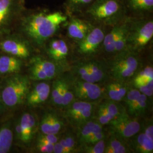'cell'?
I'll return each mask as SVG.
<instances>
[{
  "label": "cell",
  "instance_id": "16",
  "mask_svg": "<svg viewBox=\"0 0 153 153\" xmlns=\"http://www.w3.org/2000/svg\"><path fill=\"white\" fill-rule=\"evenodd\" d=\"M128 16H150L153 14V0H122Z\"/></svg>",
  "mask_w": 153,
  "mask_h": 153
},
{
  "label": "cell",
  "instance_id": "8",
  "mask_svg": "<svg viewBox=\"0 0 153 153\" xmlns=\"http://www.w3.org/2000/svg\"><path fill=\"white\" fill-rule=\"evenodd\" d=\"M29 78L35 81H47L55 78L57 68L54 61L42 55H34L28 59Z\"/></svg>",
  "mask_w": 153,
  "mask_h": 153
},
{
  "label": "cell",
  "instance_id": "28",
  "mask_svg": "<svg viewBox=\"0 0 153 153\" xmlns=\"http://www.w3.org/2000/svg\"><path fill=\"white\" fill-rule=\"evenodd\" d=\"M151 81H153V68L148 66L137 75L134 79V83L148 82Z\"/></svg>",
  "mask_w": 153,
  "mask_h": 153
},
{
  "label": "cell",
  "instance_id": "40",
  "mask_svg": "<svg viewBox=\"0 0 153 153\" xmlns=\"http://www.w3.org/2000/svg\"><path fill=\"white\" fill-rule=\"evenodd\" d=\"M104 137V134L102 131H99L94 134L91 136L88 137L84 142L88 144H94L99 141L100 140H103Z\"/></svg>",
  "mask_w": 153,
  "mask_h": 153
},
{
  "label": "cell",
  "instance_id": "23",
  "mask_svg": "<svg viewBox=\"0 0 153 153\" xmlns=\"http://www.w3.org/2000/svg\"><path fill=\"white\" fill-rule=\"evenodd\" d=\"M65 81L57 79L53 82L51 90V101L55 105L61 106L62 89Z\"/></svg>",
  "mask_w": 153,
  "mask_h": 153
},
{
  "label": "cell",
  "instance_id": "25",
  "mask_svg": "<svg viewBox=\"0 0 153 153\" xmlns=\"http://www.w3.org/2000/svg\"><path fill=\"white\" fill-rule=\"evenodd\" d=\"M94 104L86 102H77L71 104L67 112L68 116L73 120L76 116L86 109L93 108Z\"/></svg>",
  "mask_w": 153,
  "mask_h": 153
},
{
  "label": "cell",
  "instance_id": "26",
  "mask_svg": "<svg viewBox=\"0 0 153 153\" xmlns=\"http://www.w3.org/2000/svg\"><path fill=\"white\" fill-rule=\"evenodd\" d=\"M147 106V96L143 94H141L140 97L134 104L129 111L132 115H138L142 114L145 112Z\"/></svg>",
  "mask_w": 153,
  "mask_h": 153
},
{
  "label": "cell",
  "instance_id": "4",
  "mask_svg": "<svg viewBox=\"0 0 153 153\" xmlns=\"http://www.w3.org/2000/svg\"><path fill=\"white\" fill-rule=\"evenodd\" d=\"M130 17L126 49L136 52L142 50L153 36V21L150 16Z\"/></svg>",
  "mask_w": 153,
  "mask_h": 153
},
{
  "label": "cell",
  "instance_id": "20",
  "mask_svg": "<svg viewBox=\"0 0 153 153\" xmlns=\"http://www.w3.org/2000/svg\"><path fill=\"white\" fill-rule=\"evenodd\" d=\"M95 0H65L64 4L68 16H79L88 9Z\"/></svg>",
  "mask_w": 153,
  "mask_h": 153
},
{
  "label": "cell",
  "instance_id": "29",
  "mask_svg": "<svg viewBox=\"0 0 153 153\" xmlns=\"http://www.w3.org/2000/svg\"><path fill=\"white\" fill-rule=\"evenodd\" d=\"M135 87L138 89L140 93L147 97H152L153 94V81L148 82L134 83Z\"/></svg>",
  "mask_w": 153,
  "mask_h": 153
},
{
  "label": "cell",
  "instance_id": "30",
  "mask_svg": "<svg viewBox=\"0 0 153 153\" xmlns=\"http://www.w3.org/2000/svg\"><path fill=\"white\" fill-rule=\"evenodd\" d=\"M74 98V95L69 90V88L67 83L65 82L62 94V103L61 106H67L72 102Z\"/></svg>",
  "mask_w": 153,
  "mask_h": 153
},
{
  "label": "cell",
  "instance_id": "37",
  "mask_svg": "<svg viewBox=\"0 0 153 153\" xmlns=\"http://www.w3.org/2000/svg\"><path fill=\"white\" fill-rule=\"evenodd\" d=\"M53 146H54V144H52V143L38 142V141L36 142V149L40 153H53Z\"/></svg>",
  "mask_w": 153,
  "mask_h": 153
},
{
  "label": "cell",
  "instance_id": "43",
  "mask_svg": "<svg viewBox=\"0 0 153 153\" xmlns=\"http://www.w3.org/2000/svg\"><path fill=\"white\" fill-rule=\"evenodd\" d=\"M2 78H0V93H1V82H2ZM8 113H11V112H8L6 111L5 109L3 104L1 102V94H0V117H1L2 116H4V115L8 114Z\"/></svg>",
  "mask_w": 153,
  "mask_h": 153
},
{
  "label": "cell",
  "instance_id": "36",
  "mask_svg": "<svg viewBox=\"0 0 153 153\" xmlns=\"http://www.w3.org/2000/svg\"><path fill=\"white\" fill-rule=\"evenodd\" d=\"M98 120L99 123L102 125L108 124L112 120L107 111L101 105L99 107L98 110Z\"/></svg>",
  "mask_w": 153,
  "mask_h": 153
},
{
  "label": "cell",
  "instance_id": "47",
  "mask_svg": "<svg viewBox=\"0 0 153 153\" xmlns=\"http://www.w3.org/2000/svg\"><path fill=\"white\" fill-rule=\"evenodd\" d=\"M21 2H23V4H25V1H26V0H21Z\"/></svg>",
  "mask_w": 153,
  "mask_h": 153
},
{
  "label": "cell",
  "instance_id": "46",
  "mask_svg": "<svg viewBox=\"0 0 153 153\" xmlns=\"http://www.w3.org/2000/svg\"><path fill=\"white\" fill-rule=\"evenodd\" d=\"M60 143L61 146H62V148L64 149V152H65V153H70V152H69V150H68V148L67 146H66L65 141L64 138L61 139L60 140Z\"/></svg>",
  "mask_w": 153,
  "mask_h": 153
},
{
  "label": "cell",
  "instance_id": "11",
  "mask_svg": "<svg viewBox=\"0 0 153 153\" xmlns=\"http://www.w3.org/2000/svg\"><path fill=\"white\" fill-rule=\"evenodd\" d=\"M105 35L101 26L94 25L87 35L78 42V52L82 55H88L95 52L102 45Z\"/></svg>",
  "mask_w": 153,
  "mask_h": 153
},
{
  "label": "cell",
  "instance_id": "42",
  "mask_svg": "<svg viewBox=\"0 0 153 153\" xmlns=\"http://www.w3.org/2000/svg\"><path fill=\"white\" fill-rule=\"evenodd\" d=\"M144 134L150 140L153 141V125H149L146 127Z\"/></svg>",
  "mask_w": 153,
  "mask_h": 153
},
{
  "label": "cell",
  "instance_id": "38",
  "mask_svg": "<svg viewBox=\"0 0 153 153\" xmlns=\"http://www.w3.org/2000/svg\"><path fill=\"white\" fill-rule=\"evenodd\" d=\"M93 108L86 109L76 116L72 120L78 123H82L88 120L92 114Z\"/></svg>",
  "mask_w": 153,
  "mask_h": 153
},
{
  "label": "cell",
  "instance_id": "6",
  "mask_svg": "<svg viewBox=\"0 0 153 153\" xmlns=\"http://www.w3.org/2000/svg\"><path fill=\"white\" fill-rule=\"evenodd\" d=\"M25 9L21 0H0V36L14 31Z\"/></svg>",
  "mask_w": 153,
  "mask_h": 153
},
{
  "label": "cell",
  "instance_id": "10",
  "mask_svg": "<svg viewBox=\"0 0 153 153\" xmlns=\"http://www.w3.org/2000/svg\"><path fill=\"white\" fill-rule=\"evenodd\" d=\"M109 123L112 131L116 135L125 138L133 137L140 129L138 122L131 119L129 115L124 112H120Z\"/></svg>",
  "mask_w": 153,
  "mask_h": 153
},
{
  "label": "cell",
  "instance_id": "9",
  "mask_svg": "<svg viewBox=\"0 0 153 153\" xmlns=\"http://www.w3.org/2000/svg\"><path fill=\"white\" fill-rule=\"evenodd\" d=\"M138 60L136 52L125 49L118 53L112 68L114 76L119 80L131 76L137 69Z\"/></svg>",
  "mask_w": 153,
  "mask_h": 153
},
{
  "label": "cell",
  "instance_id": "18",
  "mask_svg": "<svg viewBox=\"0 0 153 153\" xmlns=\"http://www.w3.org/2000/svg\"><path fill=\"white\" fill-rule=\"evenodd\" d=\"M73 90L78 98L87 100H97L102 93V88L98 85L85 81H76Z\"/></svg>",
  "mask_w": 153,
  "mask_h": 153
},
{
  "label": "cell",
  "instance_id": "21",
  "mask_svg": "<svg viewBox=\"0 0 153 153\" xmlns=\"http://www.w3.org/2000/svg\"><path fill=\"white\" fill-rule=\"evenodd\" d=\"M126 87L119 83H112L107 87V93L109 98L115 101H120L126 97Z\"/></svg>",
  "mask_w": 153,
  "mask_h": 153
},
{
  "label": "cell",
  "instance_id": "2",
  "mask_svg": "<svg viewBox=\"0 0 153 153\" xmlns=\"http://www.w3.org/2000/svg\"><path fill=\"white\" fill-rule=\"evenodd\" d=\"M81 16L90 23L111 26L128 16L122 0H95Z\"/></svg>",
  "mask_w": 153,
  "mask_h": 153
},
{
  "label": "cell",
  "instance_id": "44",
  "mask_svg": "<svg viewBox=\"0 0 153 153\" xmlns=\"http://www.w3.org/2000/svg\"><path fill=\"white\" fill-rule=\"evenodd\" d=\"M127 152L126 147L123 144L117 148H115L111 151L110 153H124Z\"/></svg>",
  "mask_w": 153,
  "mask_h": 153
},
{
  "label": "cell",
  "instance_id": "1",
  "mask_svg": "<svg viewBox=\"0 0 153 153\" xmlns=\"http://www.w3.org/2000/svg\"><path fill=\"white\" fill-rule=\"evenodd\" d=\"M68 19L65 13L60 10L26 8L14 31L25 37L35 49H42L46 42L54 36Z\"/></svg>",
  "mask_w": 153,
  "mask_h": 153
},
{
  "label": "cell",
  "instance_id": "7",
  "mask_svg": "<svg viewBox=\"0 0 153 153\" xmlns=\"http://www.w3.org/2000/svg\"><path fill=\"white\" fill-rule=\"evenodd\" d=\"M37 120L32 113H22L14 123V144L16 143L22 147L31 144L37 129Z\"/></svg>",
  "mask_w": 153,
  "mask_h": 153
},
{
  "label": "cell",
  "instance_id": "22",
  "mask_svg": "<svg viewBox=\"0 0 153 153\" xmlns=\"http://www.w3.org/2000/svg\"><path fill=\"white\" fill-rule=\"evenodd\" d=\"M135 148L137 152L140 153H152L153 141L149 139L144 133H141L138 136L136 140Z\"/></svg>",
  "mask_w": 153,
  "mask_h": 153
},
{
  "label": "cell",
  "instance_id": "15",
  "mask_svg": "<svg viewBox=\"0 0 153 153\" xmlns=\"http://www.w3.org/2000/svg\"><path fill=\"white\" fill-rule=\"evenodd\" d=\"M51 86L45 81H39L32 88H30L25 103L29 107H36L44 103L49 98Z\"/></svg>",
  "mask_w": 153,
  "mask_h": 153
},
{
  "label": "cell",
  "instance_id": "32",
  "mask_svg": "<svg viewBox=\"0 0 153 153\" xmlns=\"http://www.w3.org/2000/svg\"><path fill=\"white\" fill-rule=\"evenodd\" d=\"M101 105L107 111V112L108 114V115L110 116L112 120L120 113L119 107L114 103L106 102L101 104Z\"/></svg>",
  "mask_w": 153,
  "mask_h": 153
},
{
  "label": "cell",
  "instance_id": "31",
  "mask_svg": "<svg viewBox=\"0 0 153 153\" xmlns=\"http://www.w3.org/2000/svg\"><path fill=\"white\" fill-rule=\"evenodd\" d=\"M126 102L128 107V109H129L139 99L141 93L139 90L133 89L126 94Z\"/></svg>",
  "mask_w": 153,
  "mask_h": 153
},
{
  "label": "cell",
  "instance_id": "39",
  "mask_svg": "<svg viewBox=\"0 0 153 153\" xmlns=\"http://www.w3.org/2000/svg\"><path fill=\"white\" fill-rule=\"evenodd\" d=\"M121 145H123V143L119 140L116 138H112L111 140H109L107 146L105 147L104 152L106 153H110L111 150H112L115 148H117Z\"/></svg>",
  "mask_w": 153,
  "mask_h": 153
},
{
  "label": "cell",
  "instance_id": "35",
  "mask_svg": "<svg viewBox=\"0 0 153 153\" xmlns=\"http://www.w3.org/2000/svg\"><path fill=\"white\" fill-rule=\"evenodd\" d=\"M37 141L55 144L58 142V138L56 136V134L41 133L38 137Z\"/></svg>",
  "mask_w": 153,
  "mask_h": 153
},
{
  "label": "cell",
  "instance_id": "24",
  "mask_svg": "<svg viewBox=\"0 0 153 153\" xmlns=\"http://www.w3.org/2000/svg\"><path fill=\"white\" fill-rule=\"evenodd\" d=\"M102 131V126L98 123L90 121L87 123L80 133V140L83 142H85L88 137L91 136L94 134Z\"/></svg>",
  "mask_w": 153,
  "mask_h": 153
},
{
  "label": "cell",
  "instance_id": "27",
  "mask_svg": "<svg viewBox=\"0 0 153 153\" xmlns=\"http://www.w3.org/2000/svg\"><path fill=\"white\" fill-rule=\"evenodd\" d=\"M86 65L93 83L99 82L103 79L104 73L98 65L94 62L87 63Z\"/></svg>",
  "mask_w": 153,
  "mask_h": 153
},
{
  "label": "cell",
  "instance_id": "33",
  "mask_svg": "<svg viewBox=\"0 0 153 153\" xmlns=\"http://www.w3.org/2000/svg\"><path fill=\"white\" fill-rule=\"evenodd\" d=\"M105 143L103 140H100L95 143L94 146L86 147L85 151L88 153H104Z\"/></svg>",
  "mask_w": 153,
  "mask_h": 153
},
{
  "label": "cell",
  "instance_id": "14",
  "mask_svg": "<svg viewBox=\"0 0 153 153\" xmlns=\"http://www.w3.org/2000/svg\"><path fill=\"white\" fill-rule=\"evenodd\" d=\"M42 49L45 50L49 59L55 62L64 60L69 53V47L65 41L53 36L46 42Z\"/></svg>",
  "mask_w": 153,
  "mask_h": 153
},
{
  "label": "cell",
  "instance_id": "17",
  "mask_svg": "<svg viewBox=\"0 0 153 153\" xmlns=\"http://www.w3.org/2000/svg\"><path fill=\"white\" fill-rule=\"evenodd\" d=\"M25 61L0 52V78L21 73Z\"/></svg>",
  "mask_w": 153,
  "mask_h": 153
},
{
  "label": "cell",
  "instance_id": "5",
  "mask_svg": "<svg viewBox=\"0 0 153 153\" xmlns=\"http://www.w3.org/2000/svg\"><path fill=\"white\" fill-rule=\"evenodd\" d=\"M36 50L26 39L15 31L0 36V52L27 60Z\"/></svg>",
  "mask_w": 153,
  "mask_h": 153
},
{
  "label": "cell",
  "instance_id": "45",
  "mask_svg": "<svg viewBox=\"0 0 153 153\" xmlns=\"http://www.w3.org/2000/svg\"><path fill=\"white\" fill-rule=\"evenodd\" d=\"M55 153H65L64 149L61 146L60 142H56L54 144L53 146V152Z\"/></svg>",
  "mask_w": 153,
  "mask_h": 153
},
{
  "label": "cell",
  "instance_id": "3",
  "mask_svg": "<svg viewBox=\"0 0 153 153\" xmlns=\"http://www.w3.org/2000/svg\"><path fill=\"white\" fill-rule=\"evenodd\" d=\"M30 88V79L21 73L2 79L1 99L6 111L14 113L25 103Z\"/></svg>",
  "mask_w": 153,
  "mask_h": 153
},
{
  "label": "cell",
  "instance_id": "41",
  "mask_svg": "<svg viewBox=\"0 0 153 153\" xmlns=\"http://www.w3.org/2000/svg\"><path fill=\"white\" fill-rule=\"evenodd\" d=\"M65 141L66 146L68 148V150L69 152L71 153V151L74 150V148L75 146V141L73 138V137H71V136H68L64 138Z\"/></svg>",
  "mask_w": 153,
  "mask_h": 153
},
{
  "label": "cell",
  "instance_id": "12",
  "mask_svg": "<svg viewBox=\"0 0 153 153\" xmlns=\"http://www.w3.org/2000/svg\"><path fill=\"white\" fill-rule=\"evenodd\" d=\"M14 113L0 117V153L10 152L14 144Z\"/></svg>",
  "mask_w": 153,
  "mask_h": 153
},
{
  "label": "cell",
  "instance_id": "19",
  "mask_svg": "<svg viewBox=\"0 0 153 153\" xmlns=\"http://www.w3.org/2000/svg\"><path fill=\"white\" fill-rule=\"evenodd\" d=\"M62 122L55 113L48 111L45 112L39 123L42 133L57 134L62 128Z\"/></svg>",
  "mask_w": 153,
  "mask_h": 153
},
{
  "label": "cell",
  "instance_id": "13",
  "mask_svg": "<svg viewBox=\"0 0 153 153\" xmlns=\"http://www.w3.org/2000/svg\"><path fill=\"white\" fill-rule=\"evenodd\" d=\"M67 22V35L76 42L84 38L94 26L91 23L77 16H69Z\"/></svg>",
  "mask_w": 153,
  "mask_h": 153
},
{
  "label": "cell",
  "instance_id": "34",
  "mask_svg": "<svg viewBox=\"0 0 153 153\" xmlns=\"http://www.w3.org/2000/svg\"><path fill=\"white\" fill-rule=\"evenodd\" d=\"M78 74L79 75V76L81 78L83 81L93 83L91 77L90 76V73L88 70L86 64H82L79 66L78 69Z\"/></svg>",
  "mask_w": 153,
  "mask_h": 153
}]
</instances>
